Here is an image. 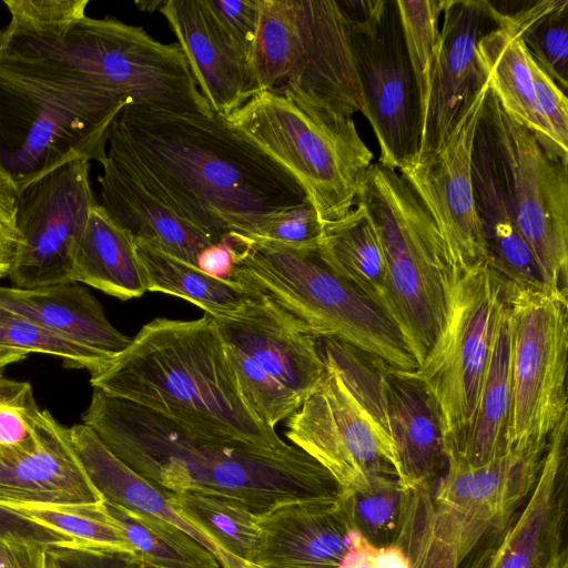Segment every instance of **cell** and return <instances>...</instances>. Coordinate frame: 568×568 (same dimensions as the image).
<instances>
[{
  "instance_id": "obj_1",
  "label": "cell",
  "mask_w": 568,
  "mask_h": 568,
  "mask_svg": "<svg viewBox=\"0 0 568 568\" xmlns=\"http://www.w3.org/2000/svg\"><path fill=\"white\" fill-rule=\"evenodd\" d=\"M108 158L213 243L253 237L308 199L298 180L225 116L181 115L126 103Z\"/></svg>"
},
{
  "instance_id": "obj_2",
  "label": "cell",
  "mask_w": 568,
  "mask_h": 568,
  "mask_svg": "<svg viewBox=\"0 0 568 568\" xmlns=\"http://www.w3.org/2000/svg\"><path fill=\"white\" fill-rule=\"evenodd\" d=\"M82 424L153 485L230 499L255 516L293 501L336 499L343 491L323 466L294 445L267 448L206 435L95 388Z\"/></svg>"
},
{
  "instance_id": "obj_3",
  "label": "cell",
  "mask_w": 568,
  "mask_h": 568,
  "mask_svg": "<svg viewBox=\"0 0 568 568\" xmlns=\"http://www.w3.org/2000/svg\"><path fill=\"white\" fill-rule=\"evenodd\" d=\"M93 388L206 435L281 448L285 443L247 406L213 317H158L91 374Z\"/></svg>"
},
{
  "instance_id": "obj_4",
  "label": "cell",
  "mask_w": 568,
  "mask_h": 568,
  "mask_svg": "<svg viewBox=\"0 0 568 568\" xmlns=\"http://www.w3.org/2000/svg\"><path fill=\"white\" fill-rule=\"evenodd\" d=\"M10 22L0 50L72 68L134 103L181 115L209 116L176 43L164 44L142 28L85 14L89 0H6Z\"/></svg>"
},
{
  "instance_id": "obj_5",
  "label": "cell",
  "mask_w": 568,
  "mask_h": 568,
  "mask_svg": "<svg viewBox=\"0 0 568 568\" xmlns=\"http://www.w3.org/2000/svg\"><path fill=\"white\" fill-rule=\"evenodd\" d=\"M129 102L72 68L0 50V189L17 196L74 160L102 165Z\"/></svg>"
},
{
  "instance_id": "obj_6",
  "label": "cell",
  "mask_w": 568,
  "mask_h": 568,
  "mask_svg": "<svg viewBox=\"0 0 568 568\" xmlns=\"http://www.w3.org/2000/svg\"><path fill=\"white\" fill-rule=\"evenodd\" d=\"M232 241L235 262L229 280L267 298L317 338L344 343L397 372L418 367L390 314L332 265L321 242Z\"/></svg>"
},
{
  "instance_id": "obj_7",
  "label": "cell",
  "mask_w": 568,
  "mask_h": 568,
  "mask_svg": "<svg viewBox=\"0 0 568 568\" xmlns=\"http://www.w3.org/2000/svg\"><path fill=\"white\" fill-rule=\"evenodd\" d=\"M355 203L364 209L378 237L392 316L419 365L446 317L453 268L444 241L410 184L379 162L359 176Z\"/></svg>"
},
{
  "instance_id": "obj_8",
  "label": "cell",
  "mask_w": 568,
  "mask_h": 568,
  "mask_svg": "<svg viewBox=\"0 0 568 568\" xmlns=\"http://www.w3.org/2000/svg\"><path fill=\"white\" fill-rule=\"evenodd\" d=\"M473 155L531 248L546 290L567 298L568 162L515 121L490 88L478 119Z\"/></svg>"
},
{
  "instance_id": "obj_9",
  "label": "cell",
  "mask_w": 568,
  "mask_h": 568,
  "mask_svg": "<svg viewBox=\"0 0 568 568\" xmlns=\"http://www.w3.org/2000/svg\"><path fill=\"white\" fill-rule=\"evenodd\" d=\"M225 118L298 180L323 224L352 210L358 179L373 161L352 116L258 92Z\"/></svg>"
},
{
  "instance_id": "obj_10",
  "label": "cell",
  "mask_w": 568,
  "mask_h": 568,
  "mask_svg": "<svg viewBox=\"0 0 568 568\" xmlns=\"http://www.w3.org/2000/svg\"><path fill=\"white\" fill-rule=\"evenodd\" d=\"M251 69L256 93L312 102L346 116L363 113L347 23L336 0H262Z\"/></svg>"
},
{
  "instance_id": "obj_11",
  "label": "cell",
  "mask_w": 568,
  "mask_h": 568,
  "mask_svg": "<svg viewBox=\"0 0 568 568\" xmlns=\"http://www.w3.org/2000/svg\"><path fill=\"white\" fill-rule=\"evenodd\" d=\"M505 304V284L487 260L453 268L443 327L418 367L404 372L426 388L438 408L447 459L457 455L474 420Z\"/></svg>"
},
{
  "instance_id": "obj_12",
  "label": "cell",
  "mask_w": 568,
  "mask_h": 568,
  "mask_svg": "<svg viewBox=\"0 0 568 568\" xmlns=\"http://www.w3.org/2000/svg\"><path fill=\"white\" fill-rule=\"evenodd\" d=\"M211 316L247 406L275 428L325 372L317 337L256 294L236 311Z\"/></svg>"
},
{
  "instance_id": "obj_13",
  "label": "cell",
  "mask_w": 568,
  "mask_h": 568,
  "mask_svg": "<svg viewBox=\"0 0 568 568\" xmlns=\"http://www.w3.org/2000/svg\"><path fill=\"white\" fill-rule=\"evenodd\" d=\"M511 339L507 448L548 442L568 415V300L505 284Z\"/></svg>"
},
{
  "instance_id": "obj_14",
  "label": "cell",
  "mask_w": 568,
  "mask_h": 568,
  "mask_svg": "<svg viewBox=\"0 0 568 568\" xmlns=\"http://www.w3.org/2000/svg\"><path fill=\"white\" fill-rule=\"evenodd\" d=\"M346 23L363 114L379 146L378 162L393 170L409 168L420 149L423 110L396 0H382L364 22Z\"/></svg>"
},
{
  "instance_id": "obj_15",
  "label": "cell",
  "mask_w": 568,
  "mask_h": 568,
  "mask_svg": "<svg viewBox=\"0 0 568 568\" xmlns=\"http://www.w3.org/2000/svg\"><path fill=\"white\" fill-rule=\"evenodd\" d=\"M321 356L325 372L286 419V437L323 466L343 490L363 488L384 477L399 479L382 427L337 365Z\"/></svg>"
},
{
  "instance_id": "obj_16",
  "label": "cell",
  "mask_w": 568,
  "mask_h": 568,
  "mask_svg": "<svg viewBox=\"0 0 568 568\" xmlns=\"http://www.w3.org/2000/svg\"><path fill=\"white\" fill-rule=\"evenodd\" d=\"M90 162H68L16 196L21 243L9 274L13 287L38 288L72 282L75 245L97 204Z\"/></svg>"
},
{
  "instance_id": "obj_17",
  "label": "cell",
  "mask_w": 568,
  "mask_h": 568,
  "mask_svg": "<svg viewBox=\"0 0 568 568\" xmlns=\"http://www.w3.org/2000/svg\"><path fill=\"white\" fill-rule=\"evenodd\" d=\"M343 375L387 437L400 484L435 488L447 457L442 418L426 388L364 354L351 357Z\"/></svg>"
},
{
  "instance_id": "obj_18",
  "label": "cell",
  "mask_w": 568,
  "mask_h": 568,
  "mask_svg": "<svg viewBox=\"0 0 568 568\" xmlns=\"http://www.w3.org/2000/svg\"><path fill=\"white\" fill-rule=\"evenodd\" d=\"M568 415L555 427L523 505L488 529L458 568H568Z\"/></svg>"
},
{
  "instance_id": "obj_19",
  "label": "cell",
  "mask_w": 568,
  "mask_h": 568,
  "mask_svg": "<svg viewBox=\"0 0 568 568\" xmlns=\"http://www.w3.org/2000/svg\"><path fill=\"white\" fill-rule=\"evenodd\" d=\"M547 444L511 447L479 466L447 462L433 495L435 526L456 544L460 560L530 495Z\"/></svg>"
},
{
  "instance_id": "obj_20",
  "label": "cell",
  "mask_w": 568,
  "mask_h": 568,
  "mask_svg": "<svg viewBox=\"0 0 568 568\" xmlns=\"http://www.w3.org/2000/svg\"><path fill=\"white\" fill-rule=\"evenodd\" d=\"M489 82L467 102L444 143L422 162L400 170L434 219L454 270L487 260L477 214L471 158L474 138Z\"/></svg>"
},
{
  "instance_id": "obj_21",
  "label": "cell",
  "mask_w": 568,
  "mask_h": 568,
  "mask_svg": "<svg viewBox=\"0 0 568 568\" xmlns=\"http://www.w3.org/2000/svg\"><path fill=\"white\" fill-rule=\"evenodd\" d=\"M443 13L416 162L437 151L467 102L487 82L477 58V44L501 24L499 11L488 0H445Z\"/></svg>"
},
{
  "instance_id": "obj_22",
  "label": "cell",
  "mask_w": 568,
  "mask_h": 568,
  "mask_svg": "<svg viewBox=\"0 0 568 568\" xmlns=\"http://www.w3.org/2000/svg\"><path fill=\"white\" fill-rule=\"evenodd\" d=\"M252 568H339L359 532L341 496L300 500L256 517Z\"/></svg>"
},
{
  "instance_id": "obj_23",
  "label": "cell",
  "mask_w": 568,
  "mask_h": 568,
  "mask_svg": "<svg viewBox=\"0 0 568 568\" xmlns=\"http://www.w3.org/2000/svg\"><path fill=\"white\" fill-rule=\"evenodd\" d=\"M160 12L211 109L229 116L255 93L251 67L206 0H166Z\"/></svg>"
},
{
  "instance_id": "obj_24",
  "label": "cell",
  "mask_w": 568,
  "mask_h": 568,
  "mask_svg": "<svg viewBox=\"0 0 568 568\" xmlns=\"http://www.w3.org/2000/svg\"><path fill=\"white\" fill-rule=\"evenodd\" d=\"M103 500L85 474L62 426L41 409L39 444L28 453L0 459V501L94 504Z\"/></svg>"
},
{
  "instance_id": "obj_25",
  "label": "cell",
  "mask_w": 568,
  "mask_h": 568,
  "mask_svg": "<svg viewBox=\"0 0 568 568\" xmlns=\"http://www.w3.org/2000/svg\"><path fill=\"white\" fill-rule=\"evenodd\" d=\"M0 304L111 362L131 343L110 323L100 302L78 282L38 288L0 286Z\"/></svg>"
},
{
  "instance_id": "obj_26",
  "label": "cell",
  "mask_w": 568,
  "mask_h": 568,
  "mask_svg": "<svg viewBox=\"0 0 568 568\" xmlns=\"http://www.w3.org/2000/svg\"><path fill=\"white\" fill-rule=\"evenodd\" d=\"M99 176L100 205L135 242H144L196 266L212 240L123 173L108 158Z\"/></svg>"
},
{
  "instance_id": "obj_27",
  "label": "cell",
  "mask_w": 568,
  "mask_h": 568,
  "mask_svg": "<svg viewBox=\"0 0 568 568\" xmlns=\"http://www.w3.org/2000/svg\"><path fill=\"white\" fill-rule=\"evenodd\" d=\"M72 447L94 488L109 503L166 520L205 547L222 568H233L223 550L180 516L169 503V491L144 479L116 456L84 424L69 428Z\"/></svg>"
},
{
  "instance_id": "obj_28",
  "label": "cell",
  "mask_w": 568,
  "mask_h": 568,
  "mask_svg": "<svg viewBox=\"0 0 568 568\" xmlns=\"http://www.w3.org/2000/svg\"><path fill=\"white\" fill-rule=\"evenodd\" d=\"M72 282L121 301L149 291V276L133 237L95 204L75 245Z\"/></svg>"
},
{
  "instance_id": "obj_29",
  "label": "cell",
  "mask_w": 568,
  "mask_h": 568,
  "mask_svg": "<svg viewBox=\"0 0 568 568\" xmlns=\"http://www.w3.org/2000/svg\"><path fill=\"white\" fill-rule=\"evenodd\" d=\"M500 17V27L484 36L477 44V58L488 77L489 88L515 121L530 130L549 151L568 162V154L556 143L539 108L528 51L517 31L501 13Z\"/></svg>"
},
{
  "instance_id": "obj_30",
  "label": "cell",
  "mask_w": 568,
  "mask_h": 568,
  "mask_svg": "<svg viewBox=\"0 0 568 568\" xmlns=\"http://www.w3.org/2000/svg\"><path fill=\"white\" fill-rule=\"evenodd\" d=\"M510 403L511 339L505 304L495 329L474 420L459 452L447 462L479 466L507 450Z\"/></svg>"
},
{
  "instance_id": "obj_31",
  "label": "cell",
  "mask_w": 568,
  "mask_h": 568,
  "mask_svg": "<svg viewBox=\"0 0 568 568\" xmlns=\"http://www.w3.org/2000/svg\"><path fill=\"white\" fill-rule=\"evenodd\" d=\"M471 174L475 205L489 266L504 284L547 291L531 248L518 232L485 169L474 156Z\"/></svg>"
},
{
  "instance_id": "obj_32",
  "label": "cell",
  "mask_w": 568,
  "mask_h": 568,
  "mask_svg": "<svg viewBox=\"0 0 568 568\" xmlns=\"http://www.w3.org/2000/svg\"><path fill=\"white\" fill-rule=\"evenodd\" d=\"M321 244L332 265L392 316L384 254L364 209L325 223Z\"/></svg>"
},
{
  "instance_id": "obj_33",
  "label": "cell",
  "mask_w": 568,
  "mask_h": 568,
  "mask_svg": "<svg viewBox=\"0 0 568 568\" xmlns=\"http://www.w3.org/2000/svg\"><path fill=\"white\" fill-rule=\"evenodd\" d=\"M135 243L148 272L150 292L186 300L209 315L236 311L253 295L234 281L211 276L148 243Z\"/></svg>"
},
{
  "instance_id": "obj_34",
  "label": "cell",
  "mask_w": 568,
  "mask_h": 568,
  "mask_svg": "<svg viewBox=\"0 0 568 568\" xmlns=\"http://www.w3.org/2000/svg\"><path fill=\"white\" fill-rule=\"evenodd\" d=\"M169 503L223 550L233 568H252L258 537L257 516L236 501L203 493L169 491Z\"/></svg>"
},
{
  "instance_id": "obj_35",
  "label": "cell",
  "mask_w": 568,
  "mask_h": 568,
  "mask_svg": "<svg viewBox=\"0 0 568 568\" xmlns=\"http://www.w3.org/2000/svg\"><path fill=\"white\" fill-rule=\"evenodd\" d=\"M135 555L160 568H221L216 558L180 527L103 499Z\"/></svg>"
},
{
  "instance_id": "obj_36",
  "label": "cell",
  "mask_w": 568,
  "mask_h": 568,
  "mask_svg": "<svg viewBox=\"0 0 568 568\" xmlns=\"http://www.w3.org/2000/svg\"><path fill=\"white\" fill-rule=\"evenodd\" d=\"M493 6L518 33L537 65L566 94L568 89V0L513 2L515 9ZM567 95V94H566Z\"/></svg>"
},
{
  "instance_id": "obj_37",
  "label": "cell",
  "mask_w": 568,
  "mask_h": 568,
  "mask_svg": "<svg viewBox=\"0 0 568 568\" xmlns=\"http://www.w3.org/2000/svg\"><path fill=\"white\" fill-rule=\"evenodd\" d=\"M31 519L72 538L77 546L135 555L103 500L94 504H34L0 501Z\"/></svg>"
},
{
  "instance_id": "obj_38",
  "label": "cell",
  "mask_w": 568,
  "mask_h": 568,
  "mask_svg": "<svg viewBox=\"0 0 568 568\" xmlns=\"http://www.w3.org/2000/svg\"><path fill=\"white\" fill-rule=\"evenodd\" d=\"M434 489L430 486L406 488L402 524L394 544L405 551L412 568H458L456 544L435 526Z\"/></svg>"
},
{
  "instance_id": "obj_39",
  "label": "cell",
  "mask_w": 568,
  "mask_h": 568,
  "mask_svg": "<svg viewBox=\"0 0 568 568\" xmlns=\"http://www.w3.org/2000/svg\"><path fill=\"white\" fill-rule=\"evenodd\" d=\"M405 494L398 478L384 477L363 488L343 490L341 500L355 529L379 548L394 544L398 536Z\"/></svg>"
},
{
  "instance_id": "obj_40",
  "label": "cell",
  "mask_w": 568,
  "mask_h": 568,
  "mask_svg": "<svg viewBox=\"0 0 568 568\" xmlns=\"http://www.w3.org/2000/svg\"><path fill=\"white\" fill-rule=\"evenodd\" d=\"M444 1L396 0L405 45L419 90L423 121L438 52V21Z\"/></svg>"
},
{
  "instance_id": "obj_41",
  "label": "cell",
  "mask_w": 568,
  "mask_h": 568,
  "mask_svg": "<svg viewBox=\"0 0 568 568\" xmlns=\"http://www.w3.org/2000/svg\"><path fill=\"white\" fill-rule=\"evenodd\" d=\"M0 347L29 353L54 355L65 366L84 368L93 374L111 361L106 357L63 338L23 315L0 304Z\"/></svg>"
},
{
  "instance_id": "obj_42",
  "label": "cell",
  "mask_w": 568,
  "mask_h": 568,
  "mask_svg": "<svg viewBox=\"0 0 568 568\" xmlns=\"http://www.w3.org/2000/svg\"><path fill=\"white\" fill-rule=\"evenodd\" d=\"M40 415L29 382L0 376V459L31 452L38 446Z\"/></svg>"
},
{
  "instance_id": "obj_43",
  "label": "cell",
  "mask_w": 568,
  "mask_h": 568,
  "mask_svg": "<svg viewBox=\"0 0 568 568\" xmlns=\"http://www.w3.org/2000/svg\"><path fill=\"white\" fill-rule=\"evenodd\" d=\"M206 1L221 27L251 67L260 28L262 0Z\"/></svg>"
},
{
  "instance_id": "obj_44",
  "label": "cell",
  "mask_w": 568,
  "mask_h": 568,
  "mask_svg": "<svg viewBox=\"0 0 568 568\" xmlns=\"http://www.w3.org/2000/svg\"><path fill=\"white\" fill-rule=\"evenodd\" d=\"M323 226L316 209L307 200L277 214L257 235L250 239L291 245H310L322 241Z\"/></svg>"
},
{
  "instance_id": "obj_45",
  "label": "cell",
  "mask_w": 568,
  "mask_h": 568,
  "mask_svg": "<svg viewBox=\"0 0 568 568\" xmlns=\"http://www.w3.org/2000/svg\"><path fill=\"white\" fill-rule=\"evenodd\" d=\"M528 62L541 113L552 132L556 143L564 153L568 154L567 95L537 65L530 54Z\"/></svg>"
},
{
  "instance_id": "obj_46",
  "label": "cell",
  "mask_w": 568,
  "mask_h": 568,
  "mask_svg": "<svg viewBox=\"0 0 568 568\" xmlns=\"http://www.w3.org/2000/svg\"><path fill=\"white\" fill-rule=\"evenodd\" d=\"M0 538L44 548L77 546L59 530L31 519L0 504Z\"/></svg>"
},
{
  "instance_id": "obj_47",
  "label": "cell",
  "mask_w": 568,
  "mask_h": 568,
  "mask_svg": "<svg viewBox=\"0 0 568 568\" xmlns=\"http://www.w3.org/2000/svg\"><path fill=\"white\" fill-rule=\"evenodd\" d=\"M59 568H141L142 560L133 554L98 550L80 546L45 549Z\"/></svg>"
},
{
  "instance_id": "obj_48",
  "label": "cell",
  "mask_w": 568,
  "mask_h": 568,
  "mask_svg": "<svg viewBox=\"0 0 568 568\" xmlns=\"http://www.w3.org/2000/svg\"><path fill=\"white\" fill-rule=\"evenodd\" d=\"M20 243L16 196L0 189V278L9 276L17 260Z\"/></svg>"
},
{
  "instance_id": "obj_49",
  "label": "cell",
  "mask_w": 568,
  "mask_h": 568,
  "mask_svg": "<svg viewBox=\"0 0 568 568\" xmlns=\"http://www.w3.org/2000/svg\"><path fill=\"white\" fill-rule=\"evenodd\" d=\"M235 262V251L230 236L205 247L199 255L196 266L206 274L229 280Z\"/></svg>"
},
{
  "instance_id": "obj_50",
  "label": "cell",
  "mask_w": 568,
  "mask_h": 568,
  "mask_svg": "<svg viewBox=\"0 0 568 568\" xmlns=\"http://www.w3.org/2000/svg\"><path fill=\"white\" fill-rule=\"evenodd\" d=\"M4 544L11 568H47V548L11 540Z\"/></svg>"
},
{
  "instance_id": "obj_51",
  "label": "cell",
  "mask_w": 568,
  "mask_h": 568,
  "mask_svg": "<svg viewBox=\"0 0 568 568\" xmlns=\"http://www.w3.org/2000/svg\"><path fill=\"white\" fill-rule=\"evenodd\" d=\"M377 547L368 542L361 534L344 556L339 568H372Z\"/></svg>"
},
{
  "instance_id": "obj_52",
  "label": "cell",
  "mask_w": 568,
  "mask_h": 568,
  "mask_svg": "<svg viewBox=\"0 0 568 568\" xmlns=\"http://www.w3.org/2000/svg\"><path fill=\"white\" fill-rule=\"evenodd\" d=\"M372 568H412L405 551L396 544L377 548Z\"/></svg>"
},
{
  "instance_id": "obj_53",
  "label": "cell",
  "mask_w": 568,
  "mask_h": 568,
  "mask_svg": "<svg viewBox=\"0 0 568 568\" xmlns=\"http://www.w3.org/2000/svg\"><path fill=\"white\" fill-rule=\"evenodd\" d=\"M28 355L21 351L0 347V376L8 365L26 359Z\"/></svg>"
},
{
  "instance_id": "obj_54",
  "label": "cell",
  "mask_w": 568,
  "mask_h": 568,
  "mask_svg": "<svg viewBox=\"0 0 568 568\" xmlns=\"http://www.w3.org/2000/svg\"><path fill=\"white\" fill-rule=\"evenodd\" d=\"M163 0H148V1H135V6L141 11L154 12L156 10L160 11L161 7L164 4Z\"/></svg>"
},
{
  "instance_id": "obj_55",
  "label": "cell",
  "mask_w": 568,
  "mask_h": 568,
  "mask_svg": "<svg viewBox=\"0 0 568 568\" xmlns=\"http://www.w3.org/2000/svg\"><path fill=\"white\" fill-rule=\"evenodd\" d=\"M0 568H11L4 540L0 538Z\"/></svg>"
},
{
  "instance_id": "obj_56",
  "label": "cell",
  "mask_w": 568,
  "mask_h": 568,
  "mask_svg": "<svg viewBox=\"0 0 568 568\" xmlns=\"http://www.w3.org/2000/svg\"><path fill=\"white\" fill-rule=\"evenodd\" d=\"M45 555H47V551H45ZM45 565H47V568H59L58 565L54 562V560L48 555L45 558Z\"/></svg>"
},
{
  "instance_id": "obj_57",
  "label": "cell",
  "mask_w": 568,
  "mask_h": 568,
  "mask_svg": "<svg viewBox=\"0 0 568 568\" xmlns=\"http://www.w3.org/2000/svg\"><path fill=\"white\" fill-rule=\"evenodd\" d=\"M141 568H160V567H156V566H153V565H150V564H146V562L142 561Z\"/></svg>"
}]
</instances>
